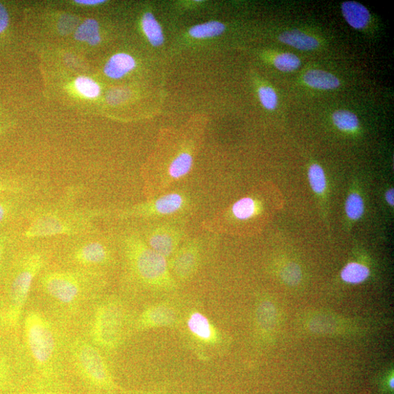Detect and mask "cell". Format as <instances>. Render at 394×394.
I'll use <instances>...</instances> for the list:
<instances>
[{
	"mask_svg": "<svg viewBox=\"0 0 394 394\" xmlns=\"http://www.w3.org/2000/svg\"><path fill=\"white\" fill-rule=\"evenodd\" d=\"M107 274L50 265L37 278L33 289L47 302V311L70 328L83 321L107 286Z\"/></svg>",
	"mask_w": 394,
	"mask_h": 394,
	"instance_id": "obj_1",
	"label": "cell"
},
{
	"mask_svg": "<svg viewBox=\"0 0 394 394\" xmlns=\"http://www.w3.org/2000/svg\"><path fill=\"white\" fill-rule=\"evenodd\" d=\"M22 345L32 376L63 379L68 369L69 328L47 311L32 308L21 321Z\"/></svg>",
	"mask_w": 394,
	"mask_h": 394,
	"instance_id": "obj_2",
	"label": "cell"
},
{
	"mask_svg": "<svg viewBox=\"0 0 394 394\" xmlns=\"http://www.w3.org/2000/svg\"><path fill=\"white\" fill-rule=\"evenodd\" d=\"M56 239L24 241L0 282L4 330L16 331L21 324L34 284L53 261Z\"/></svg>",
	"mask_w": 394,
	"mask_h": 394,
	"instance_id": "obj_3",
	"label": "cell"
},
{
	"mask_svg": "<svg viewBox=\"0 0 394 394\" xmlns=\"http://www.w3.org/2000/svg\"><path fill=\"white\" fill-rule=\"evenodd\" d=\"M78 189L73 188L58 200L36 203L22 226L23 240L60 239L100 231L95 221L105 213L78 205Z\"/></svg>",
	"mask_w": 394,
	"mask_h": 394,
	"instance_id": "obj_4",
	"label": "cell"
},
{
	"mask_svg": "<svg viewBox=\"0 0 394 394\" xmlns=\"http://www.w3.org/2000/svg\"><path fill=\"white\" fill-rule=\"evenodd\" d=\"M101 231L56 239L52 264L107 274L115 264L114 247Z\"/></svg>",
	"mask_w": 394,
	"mask_h": 394,
	"instance_id": "obj_5",
	"label": "cell"
},
{
	"mask_svg": "<svg viewBox=\"0 0 394 394\" xmlns=\"http://www.w3.org/2000/svg\"><path fill=\"white\" fill-rule=\"evenodd\" d=\"M128 314L122 301L116 297L99 298L83 320L88 340L104 354L116 352L124 343Z\"/></svg>",
	"mask_w": 394,
	"mask_h": 394,
	"instance_id": "obj_6",
	"label": "cell"
},
{
	"mask_svg": "<svg viewBox=\"0 0 394 394\" xmlns=\"http://www.w3.org/2000/svg\"><path fill=\"white\" fill-rule=\"evenodd\" d=\"M69 366L78 378L91 389L109 392L117 389L112 371L104 353L81 333H71Z\"/></svg>",
	"mask_w": 394,
	"mask_h": 394,
	"instance_id": "obj_7",
	"label": "cell"
},
{
	"mask_svg": "<svg viewBox=\"0 0 394 394\" xmlns=\"http://www.w3.org/2000/svg\"><path fill=\"white\" fill-rule=\"evenodd\" d=\"M124 253L131 275L145 286L169 288L172 282L166 258L153 251L136 237L124 240Z\"/></svg>",
	"mask_w": 394,
	"mask_h": 394,
	"instance_id": "obj_8",
	"label": "cell"
},
{
	"mask_svg": "<svg viewBox=\"0 0 394 394\" xmlns=\"http://www.w3.org/2000/svg\"><path fill=\"white\" fill-rule=\"evenodd\" d=\"M46 196L28 193H0V231L23 225L30 210Z\"/></svg>",
	"mask_w": 394,
	"mask_h": 394,
	"instance_id": "obj_9",
	"label": "cell"
},
{
	"mask_svg": "<svg viewBox=\"0 0 394 394\" xmlns=\"http://www.w3.org/2000/svg\"><path fill=\"white\" fill-rule=\"evenodd\" d=\"M17 374L32 376L23 345H17L12 352L0 340V394L9 388Z\"/></svg>",
	"mask_w": 394,
	"mask_h": 394,
	"instance_id": "obj_10",
	"label": "cell"
},
{
	"mask_svg": "<svg viewBox=\"0 0 394 394\" xmlns=\"http://www.w3.org/2000/svg\"><path fill=\"white\" fill-rule=\"evenodd\" d=\"M178 315L168 304L160 303L146 308L138 317L135 326L137 331L174 326L177 323Z\"/></svg>",
	"mask_w": 394,
	"mask_h": 394,
	"instance_id": "obj_11",
	"label": "cell"
},
{
	"mask_svg": "<svg viewBox=\"0 0 394 394\" xmlns=\"http://www.w3.org/2000/svg\"><path fill=\"white\" fill-rule=\"evenodd\" d=\"M49 190L47 183L43 179L0 174V193H15L46 196Z\"/></svg>",
	"mask_w": 394,
	"mask_h": 394,
	"instance_id": "obj_12",
	"label": "cell"
},
{
	"mask_svg": "<svg viewBox=\"0 0 394 394\" xmlns=\"http://www.w3.org/2000/svg\"><path fill=\"white\" fill-rule=\"evenodd\" d=\"M22 226L23 225L0 231V282L13 256L24 242L21 235Z\"/></svg>",
	"mask_w": 394,
	"mask_h": 394,
	"instance_id": "obj_13",
	"label": "cell"
},
{
	"mask_svg": "<svg viewBox=\"0 0 394 394\" xmlns=\"http://www.w3.org/2000/svg\"><path fill=\"white\" fill-rule=\"evenodd\" d=\"M189 332L197 341L205 345H215L220 340L217 328L203 314L191 312L186 321Z\"/></svg>",
	"mask_w": 394,
	"mask_h": 394,
	"instance_id": "obj_14",
	"label": "cell"
},
{
	"mask_svg": "<svg viewBox=\"0 0 394 394\" xmlns=\"http://www.w3.org/2000/svg\"><path fill=\"white\" fill-rule=\"evenodd\" d=\"M136 67L135 59L129 54L119 53L108 60L104 68L106 76L112 79H120L133 71Z\"/></svg>",
	"mask_w": 394,
	"mask_h": 394,
	"instance_id": "obj_15",
	"label": "cell"
},
{
	"mask_svg": "<svg viewBox=\"0 0 394 394\" xmlns=\"http://www.w3.org/2000/svg\"><path fill=\"white\" fill-rule=\"evenodd\" d=\"M199 256L194 249H187L180 252L173 263V270L180 279L186 280L195 272L198 265Z\"/></svg>",
	"mask_w": 394,
	"mask_h": 394,
	"instance_id": "obj_16",
	"label": "cell"
},
{
	"mask_svg": "<svg viewBox=\"0 0 394 394\" xmlns=\"http://www.w3.org/2000/svg\"><path fill=\"white\" fill-rule=\"evenodd\" d=\"M342 12L347 24L354 29H363L369 23V11L359 3L352 1L343 3Z\"/></svg>",
	"mask_w": 394,
	"mask_h": 394,
	"instance_id": "obj_17",
	"label": "cell"
},
{
	"mask_svg": "<svg viewBox=\"0 0 394 394\" xmlns=\"http://www.w3.org/2000/svg\"><path fill=\"white\" fill-rule=\"evenodd\" d=\"M62 380H47L32 376L25 394H71Z\"/></svg>",
	"mask_w": 394,
	"mask_h": 394,
	"instance_id": "obj_18",
	"label": "cell"
},
{
	"mask_svg": "<svg viewBox=\"0 0 394 394\" xmlns=\"http://www.w3.org/2000/svg\"><path fill=\"white\" fill-rule=\"evenodd\" d=\"M279 40L301 51H311L319 46L316 38L298 30L284 32L279 36Z\"/></svg>",
	"mask_w": 394,
	"mask_h": 394,
	"instance_id": "obj_19",
	"label": "cell"
},
{
	"mask_svg": "<svg viewBox=\"0 0 394 394\" xmlns=\"http://www.w3.org/2000/svg\"><path fill=\"white\" fill-rule=\"evenodd\" d=\"M303 80L306 85L321 90H335L340 85V81L336 76L320 70L306 72Z\"/></svg>",
	"mask_w": 394,
	"mask_h": 394,
	"instance_id": "obj_20",
	"label": "cell"
},
{
	"mask_svg": "<svg viewBox=\"0 0 394 394\" xmlns=\"http://www.w3.org/2000/svg\"><path fill=\"white\" fill-rule=\"evenodd\" d=\"M148 246L165 258L170 256L177 249V240L168 232H153L148 238Z\"/></svg>",
	"mask_w": 394,
	"mask_h": 394,
	"instance_id": "obj_21",
	"label": "cell"
},
{
	"mask_svg": "<svg viewBox=\"0 0 394 394\" xmlns=\"http://www.w3.org/2000/svg\"><path fill=\"white\" fill-rule=\"evenodd\" d=\"M184 204V196L177 193H172L160 197L149 210L157 214L169 215L179 211Z\"/></svg>",
	"mask_w": 394,
	"mask_h": 394,
	"instance_id": "obj_22",
	"label": "cell"
},
{
	"mask_svg": "<svg viewBox=\"0 0 394 394\" xmlns=\"http://www.w3.org/2000/svg\"><path fill=\"white\" fill-rule=\"evenodd\" d=\"M142 28L153 47H158L162 45L165 41L162 28L155 16L151 13H146L143 15Z\"/></svg>",
	"mask_w": 394,
	"mask_h": 394,
	"instance_id": "obj_23",
	"label": "cell"
},
{
	"mask_svg": "<svg viewBox=\"0 0 394 394\" xmlns=\"http://www.w3.org/2000/svg\"><path fill=\"white\" fill-rule=\"evenodd\" d=\"M75 38L92 46L97 45L101 40L98 22L92 18L85 20L76 30Z\"/></svg>",
	"mask_w": 394,
	"mask_h": 394,
	"instance_id": "obj_24",
	"label": "cell"
},
{
	"mask_svg": "<svg viewBox=\"0 0 394 394\" xmlns=\"http://www.w3.org/2000/svg\"><path fill=\"white\" fill-rule=\"evenodd\" d=\"M193 157L189 153H182L170 164L168 169L171 179L178 180L184 178L191 171Z\"/></svg>",
	"mask_w": 394,
	"mask_h": 394,
	"instance_id": "obj_25",
	"label": "cell"
},
{
	"mask_svg": "<svg viewBox=\"0 0 394 394\" xmlns=\"http://www.w3.org/2000/svg\"><path fill=\"white\" fill-rule=\"evenodd\" d=\"M225 25L217 20L196 25L189 30V35L196 39H205L221 35L225 31Z\"/></svg>",
	"mask_w": 394,
	"mask_h": 394,
	"instance_id": "obj_26",
	"label": "cell"
},
{
	"mask_svg": "<svg viewBox=\"0 0 394 394\" xmlns=\"http://www.w3.org/2000/svg\"><path fill=\"white\" fill-rule=\"evenodd\" d=\"M333 119L335 126L342 131H354L359 125L357 115L345 109H340L335 112Z\"/></svg>",
	"mask_w": 394,
	"mask_h": 394,
	"instance_id": "obj_27",
	"label": "cell"
},
{
	"mask_svg": "<svg viewBox=\"0 0 394 394\" xmlns=\"http://www.w3.org/2000/svg\"><path fill=\"white\" fill-rule=\"evenodd\" d=\"M369 275V269L357 263H350L341 273L342 280L350 283H359L365 280Z\"/></svg>",
	"mask_w": 394,
	"mask_h": 394,
	"instance_id": "obj_28",
	"label": "cell"
},
{
	"mask_svg": "<svg viewBox=\"0 0 394 394\" xmlns=\"http://www.w3.org/2000/svg\"><path fill=\"white\" fill-rule=\"evenodd\" d=\"M77 91L86 98L94 99L100 95V85L92 78L80 76L75 81Z\"/></svg>",
	"mask_w": 394,
	"mask_h": 394,
	"instance_id": "obj_29",
	"label": "cell"
},
{
	"mask_svg": "<svg viewBox=\"0 0 394 394\" xmlns=\"http://www.w3.org/2000/svg\"><path fill=\"white\" fill-rule=\"evenodd\" d=\"M232 211L234 216L239 220H247L256 213V204L250 197H245L234 204Z\"/></svg>",
	"mask_w": 394,
	"mask_h": 394,
	"instance_id": "obj_30",
	"label": "cell"
},
{
	"mask_svg": "<svg viewBox=\"0 0 394 394\" xmlns=\"http://www.w3.org/2000/svg\"><path fill=\"white\" fill-rule=\"evenodd\" d=\"M275 68L282 72H292L300 67L301 61L294 54L285 53L276 56L274 61Z\"/></svg>",
	"mask_w": 394,
	"mask_h": 394,
	"instance_id": "obj_31",
	"label": "cell"
},
{
	"mask_svg": "<svg viewBox=\"0 0 394 394\" xmlns=\"http://www.w3.org/2000/svg\"><path fill=\"white\" fill-rule=\"evenodd\" d=\"M364 202L358 193L350 194L346 201L345 210L347 216L353 220H357L364 213Z\"/></svg>",
	"mask_w": 394,
	"mask_h": 394,
	"instance_id": "obj_32",
	"label": "cell"
},
{
	"mask_svg": "<svg viewBox=\"0 0 394 394\" xmlns=\"http://www.w3.org/2000/svg\"><path fill=\"white\" fill-rule=\"evenodd\" d=\"M309 177L314 191L318 193H323L326 187V177L323 168L318 165H313L309 169Z\"/></svg>",
	"mask_w": 394,
	"mask_h": 394,
	"instance_id": "obj_33",
	"label": "cell"
},
{
	"mask_svg": "<svg viewBox=\"0 0 394 394\" xmlns=\"http://www.w3.org/2000/svg\"><path fill=\"white\" fill-rule=\"evenodd\" d=\"M260 102L266 109L273 111L277 105V96L273 88L262 86L258 90Z\"/></svg>",
	"mask_w": 394,
	"mask_h": 394,
	"instance_id": "obj_34",
	"label": "cell"
},
{
	"mask_svg": "<svg viewBox=\"0 0 394 394\" xmlns=\"http://www.w3.org/2000/svg\"><path fill=\"white\" fill-rule=\"evenodd\" d=\"M282 278L289 284L298 283L301 279V272L299 267L294 264L287 266L282 273Z\"/></svg>",
	"mask_w": 394,
	"mask_h": 394,
	"instance_id": "obj_35",
	"label": "cell"
},
{
	"mask_svg": "<svg viewBox=\"0 0 394 394\" xmlns=\"http://www.w3.org/2000/svg\"><path fill=\"white\" fill-rule=\"evenodd\" d=\"M127 97V91L122 89H116L107 94V100L109 104L116 105L126 100Z\"/></svg>",
	"mask_w": 394,
	"mask_h": 394,
	"instance_id": "obj_36",
	"label": "cell"
},
{
	"mask_svg": "<svg viewBox=\"0 0 394 394\" xmlns=\"http://www.w3.org/2000/svg\"><path fill=\"white\" fill-rule=\"evenodd\" d=\"M9 14L6 7L0 4V34L3 33L8 27Z\"/></svg>",
	"mask_w": 394,
	"mask_h": 394,
	"instance_id": "obj_37",
	"label": "cell"
},
{
	"mask_svg": "<svg viewBox=\"0 0 394 394\" xmlns=\"http://www.w3.org/2000/svg\"><path fill=\"white\" fill-rule=\"evenodd\" d=\"M104 0H76L75 3L84 6H97L104 4Z\"/></svg>",
	"mask_w": 394,
	"mask_h": 394,
	"instance_id": "obj_38",
	"label": "cell"
},
{
	"mask_svg": "<svg viewBox=\"0 0 394 394\" xmlns=\"http://www.w3.org/2000/svg\"><path fill=\"white\" fill-rule=\"evenodd\" d=\"M393 196H394L393 189L388 190L386 193V200L387 203L391 206H393V203H394Z\"/></svg>",
	"mask_w": 394,
	"mask_h": 394,
	"instance_id": "obj_39",
	"label": "cell"
},
{
	"mask_svg": "<svg viewBox=\"0 0 394 394\" xmlns=\"http://www.w3.org/2000/svg\"><path fill=\"white\" fill-rule=\"evenodd\" d=\"M1 315H2V294H1V290H0V326H1L4 328Z\"/></svg>",
	"mask_w": 394,
	"mask_h": 394,
	"instance_id": "obj_40",
	"label": "cell"
},
{
	"mask_svg": "<svg viewBox=\"0 0 394 394\" xmlns=\"http://www.w3.org/2000/svg\"><path fill=\"white\" fill-rule=\"evenodd\" d=\"M390 386L393 388V379L392 378V380L390 382Z\"/></svg>",
	"mask_w": 394,
	"mask_h": 394,
	"instance_id": "obj_41",
	"label": "cell"
}]
</instances>
